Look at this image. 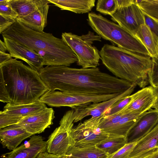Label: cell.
<instances>
[{
  "label": "cell",
  "instance_id": "3957f363",
  "mask_svg": "<svg viewBox=\"0 0 158 158\" xmlns=\"http://www.w3.org/2000/svg\"><path fill=\"white\" fill-rule=\"evenodd\" d=\"M1 34L36 52L43 58L44 65L69 66L77 62L76 55L62 39L33 30L17 19Z\"/></svg>",
  "mask_w": 158,
  "mask_h": 158
},
{
  "label": "cell",
  "instance_id": "74e56055",
  "mask_svg": "<svg viewBox=\"0 0 158 158\" xmlns=\"http://www.w3.org/2000/svg\"><path fill=\"white\" fill-rule=\"evenodd\" d=\"M63 156L55 155L46 152L40 153L36 158H62Z\"/></svg>",
  "mask_w": 158,
  "mask_h": 158
},
{
  "label": "cell",
  "instance_id": "f35d334b",
  "mask_svg": "<svg viewBox=\"0 0 158 158\" xmlns=\"http://www.w3.org/2000/svg\"><path fill=\"white\" fill-rule=\"evenodd\" d=\"M157 148H155L148 150L136 156L129 158H144L153 153Z\"/></svg>",
  "mask_w": 158,
  "mask_h": 158
},
{
  "label": "cell",
  "instance_id": "484cf974",
  "mask_svg": "<svg viewBox=\"0 0 158 158\" xmlns=\"http://www.w3.org/2000/svg\"><path fill=\"white\" fill-rule=\"evenodd\" d=\"M126 143L125 137L109 135L108 138L97 144L95 146L109 156L117 152Z\"/></svg>",
  "mask_w": 158,
  "mask_h": 158
},
{
  "label": "cell",
  "instance_id": "d590c367",
  "mask_svg": "<svg viewBox=\"0 0 158 158\" xmlns=\"http://www.w3.org/2000/svg\"><path fill=\"white\" fill-rule=\"evenodd\" d=\"M118 9L128 7L135 2L134 0H116Z\"/></svg>",
  "mask_w": 158,
  "mask_h": 158
},
{
  "label": "cell",
  "instance_id": "60d3db41",
  "mask_svg": "<svg viewBox=\"0 0 158 158\" xmlns=\"http://www.w3.org/2000/svg\"><path fill=\"white\" fill-rule=\"evenodd\" d=\"M7 51V48L4 42L0 40V52H6Z\"/></svg>",
  "mask_w": 158,
  "mask_h": 158
},
{
  "label": "cell",
  "instance_id": "7c38bea8",
  "mask_svg": "<svg viewBox=\"0 0 158 158\" xmlns=\"http://www.w3.org/2000/svg\"><path fill=\"white\" fill-rule=\"evenodd\" d=\"M3 39L7 51L12 57L24 61L38 73L43 68L44 59L36 52L13 40Z\"/></svg>",
  "mask_w": 158,
  "mask_h": 158
},
{
  "label": "cell",
  "instance_id": "603a6c76",
  "mask_svg": "<svg viewBox=\"0 0 158 158\" xmlns=\"http://www.w3.org/2000/svg\"><path fill=\"white\" fill-rule=\"evenodd\" d=\"M47 3L48 0H11L10 4L18 14L17 19L24 18L37 8Z\"/></svg>",
  "mask_w": 158,
  "mask_h": 158
},
{
  "label": "cell",
  "instance_id": "ee69618b",
  "mask_svg": "<svg viewBox=\"0 0 158 158\" xmlns=\"http://www.w3.org/2000/svg\"><path fill=\"white\" fill-rule=\"evenodd\" d=\"M157 148H158V145H157Z\"/></svg>",
  "mask_w": 158,
  "mask_h": 158
},
{
  "label": "cell",
  "instance_id": "836d02e7",
  "mask_svg": "<svg viewBox=\"0 0 158 158\" xmlns=\"http://www.w3.org/2000/svg\"><path fill=\"white\" fill-rule=\"evenodd\" d=\"M17 19L0 14V33L6 30Z\"/></svg>",
  "mask_w": 158,
  "mask_h": 158
},
{
  "label": "cell",
  "instance_id": "1f68e13d",
  "mask_svg": "<svg viewBox=\"0 0 158 158\" xmlns=\"http://www.w3.org/2000/svg\"><path fill=\"white\" fill-rule=\"evenodd\" d=\"M152 64L148 74L149 83L154 88L158 86V56L152 58Z\"/></svg>",
  "mask_w": 158,
  "mask_h": 158
},
{
  "label": "cell",
  "instance_id": "6da1fadb",
  "mask_svg": "<svg viewBox=\"0 0 158 158\" xmlns=\"http://www.w3.org/2000/svg\"><path fill=\"white\" fill-rule=\"evenodd\" d=\"M49 90L90 95L121 94L132 85L126 80L101 71L65 65L47 66L38 72Z\"/></svg>",
  "mask_w": 158,
  "mask_h": 158
},
{
  "label": "cell",
  "instance_id": "7bdbcfd3",
  "mask_svg": "<svg viewBox=\"0 0 158 158\" xmlns=\"http://www.w3.org/2000/svg\"><path fill=\"white\" fill-rule=\"evenodd\" d=\"M62 158H66L65 156V155L63 156Z\"/></svg>",
  "mask_w": 158,
  "mask_h": 158
},
{
  "label": "cell",
  "instance_id": "ab89813d",
  "mask_svg": "<svg viewBox=\"0 0 158 158\" xmlns=\"http://www.w3.org/2000/svg\"><path fill=\"white\" fill-rule=\"evenodd\" d=\"M155 93L156 96L155 102L152 108L158 111V86L154 88Z\"/></svg>",
  "mask_w": 158,
  "mask_h": 158
},
{
  "label": "cell",
  "instance_id": "8992f818",
  "mask_svg": "<svg viewBox=\"0 0 158 158\" xmlns=\"http://www.w3.org/2000/svg\"><path fill=\"white\" fill-rule=\"evenodd\" d=\"M62 39L76 55L77 64L86 69L97 67L99 65V51L92 44L101 41L98 35L89 31L85 34L79 36L71 32L62 33Z\"/></svg>",
  "mask_w": 158,
  "mask_h": 158
},
{
  "label": "cell",
  "instance_id": "9a60e30c",
  "mask_svg": "<svg viewBox=\"0 0 158 158\" xmlns=\"http://www.w3.org/2000/svg\"><path fill=\"white\" fill-rule=\"evenodd\" d=\"M158 123V111L151 109L137 119L126 137L127 143L139 141Z\"/></svg>",
  "mask_w": 158,
  "mask_h": 158
},
{
  "label": "cell",
  "instance_id": "52a82bcc",
  "mask_svg": "<svg viewBox=\"0 0 158 158\" xmlns=\"http://www.w3.org/2000/svg\"><path fill=\"white\" fill-rule=\"evenodd\" d=\"M77 111L75 109L68 111L47 141V152L55 155L63 156L74 145L72 134L74 122Z\"/></svg>",
  "mask_w": 158,
  "mask_h": 158
},
{
  "label": "cell",
  "instance_id": "7a4b0ae2",
  "mask_svg": "<svg viewBox=\"0 0 158 158\" xmlns=\"http://www.w3.org/2000/svg\"><path fill=\"white\" fill-rule=\"evenodd\" d=\"M49 90L38 73L17 59L0 64V101L11 105L28 104Z\"/></svg>",
  "mask_w": 158,
  "mask_h": 158
},
{
  "label": "cell",
  "instance_id": "f1b7e54d",
  "mask_svg": "<svg viewBox=\"0 0 158 158\" xmlns=\"http://www.w3.org/2000/svg\"><path fill=\"white\" fill-rule=\"evenodd\" d=\"M23 118L10 114L3 111L0 112V129L18 124Z\"/></svg>",
  "mask_w": 158,
  "mask_h": 158
},
{
  "label": "cell",
  "instance_id": "277c9868",
  "mask_svg": "<svg viewBox=\"0 0 158 158\" xmlns=\"http://www.w3.org/2000/svg\"><path fill=\"white\" fill-rule=\"evenodd\" d=\"M99 54L102 63L114 76L143 88L148 84L152 58L106 44Z\"/></svg>",
  "mask_w": 158,
  "mask_h": 158
},
{
  "label": "cell",
  "instance_id": "ffe728a7",
  "mask_svg": "<svg viewBox=\"0 0 158 158\" xmlns=\"http://www.w3.org/2000/svg\"><path fill=\"white\" fill-rule=\"evenodd\" d=\"M61 10L77 14L89 12L95 6V0H48Z\"/></svg>",
  "mask_w": 158,
  "mask_h": 158
},
{
  "label": "cell",
  "instance_id": "2e32d148",
  "mask_svg": "<svg viewBox=\"0 0 158 158\" xmlns=\"http://www.w3.org/2000/svg\"><path fill=\"white\" fill-rule=\"evenodd\" d=\"M134 94L133 100L123 109L125 113L143 114L151 109L156 98L154 88L151 85L143 88Z\"/></svg>",
  "mask_w": 158,
  "mask_h": 158
},
{
  "label": "cell",
  "instance_id": "83f0119b",
  "mask_svg": "<svg viewBox=\"0 0 158 158\" xmlns=\"http://www.w3.org/2000/svg\"><path fill=\"white\" fill-rule=\"evenodd\" d=\"M118 8L116 0H98L96 4V10L105 15L111 16Z\"/></svg>",
  "mask_w": 158,
  "mask_h": 158
},
{
  "label": "cell",
  "instance_id": "8d00e7d4",
  "mask_svg": "<svg viewBox=\"0 0 158 158\" xmlns=\"http://www.w3.org/2000/svg\"><path fill=\"white\" fill-rule=\"evenodd\" d=\"M12 57L10 54L0 52V64L7 61Z\"/></svg>",
  "mask_w": 158,
  "mask_h": 158
},
{
  "label": "cell",
  "instance_id": "30bf717a",
  "mask_svg": "<svg viewBox=\"0 0 158 158\" xmlns=\"http://www.w3.org/2000/svg\"><path fill=\"white\" fill-rule=\"evenodd\" d=\"M110 16L113 21L134 36L139 27L145 23L144 13L135 0L128 7L118 9Z\"/></svg>",
  "mask_w": 158,
  "mask_h": 158
},
{
  "label": "cell",
  "instance_id": "d4e9b609",
  "mask_svg": "<svg viewBox=\"0 0 158 158\" xmlns=\"http://www.w3.org/2000/svg\"><path fill=\"white\" fill-rule=\"evenodd\" d=\"M65 156L66 158H107L108 156L95 146L81 148L73 147Z\"/></svg>",
  "mask_w": 158,
  "mask_h": 158
},
{
  "label": "cell",
  "instance_id": "e575fe53",
  "mask_svg": "<svg viewBox=\"0 0 158 158\" xmlns=\"http://www.w3.org/2000/svg\"><path fill=\"white\" fill-rule=\"evenodd\" d=\"M145 24L158 39V21L144 13Z\"/></svg>",
  "mask_w": 158,
  "mask_h": 158
},
{
  "label": "cell",
  "instance_id": "5b68a950",
  "mask_svg": "<svg viewBox=\"0 0 158 158\" xmlns=\"http://www.w3.org/2000/svg\"><path fill=\"white\" fill-rule=\"evenodd\" d=\"M87 20L90 26L101 38L120 48L150 56L143 44L118 24L94 12L89 13Z\"/></svg>",
  "mask_w": 158,
  "mask_h": 158
},
{
  "label": "cell",
  "instance_id": "ac0fdd59",
  "mask_svg": "<svg viewBox=\"0 0 158 158\" xmlns=\"http://www.w3.org/2000/svg\"><path fill=\"white\" fill-rule=\"evenodd\" d=\"M49 3L41 5L26 16L17 19L33 30L43 32L47 24Z\"/></svg>",
  "mask_w": 158,
  "mask_h": 158
},
{
  "label": "cell",
  "instance_id": "5bb4252c",
  "mask_svg": "<svg viewBox=\"0 0 158 158\" xmlns=\"http://www.w3.org/2000/svg\"><path fill=\"white\" fill-rule=\"evenodd\" d=\"M47 141L40 135H34L30 139L10 152L2 155V158H36L47 152Z\"/></svg>",
  "mask_w": 158,
  "mask_h": 158
},
{
  "label": "cell",
  "instance_id": "d6986e66",
  "mask_svg": "<svg viewBox=\"0 0 158 158\" xmlns=\"http://www.w3.org/2000/svg\"><path fill=\"white\" fill-rule=\"evenodd\" d=\"M47 108L44 103L39 99L32 103L18 105L7 103L3 111L7 113L23 118L35 115Z\"/></svg>",
  "mask_w": 158,
  "mask_h": 158
},
{
  "label": "cell",
  "instance_id": "9c48e42d",
  "mask_svg": "<svg viewBox=\"0 0 158 158\" xmlns=\"http://www.w3.org/2000/svg\"><path fill=\"white\" fill-rule=\"evenodd\" d=\"M103 114L98 117H93L79 123L72 129L74 140L73 147H85L95 146L108 137L109 134L99 127Z\"/></svg>",
  "mask_w": 158,
  "mask_h": 158
},
{
  "label": "cell",
  "instance_id": "4dcf8cb0",
  "mask_svg": "<svg viewBox=\"0 0 158 158\" xmlns=\"http://www.w3.org/2000/svg\"><path fill=\"white\" fill-rule=\"evenodd\" d=\"M138 142L126 143L117 152L108 156L107 158H128Z\"/></svg>",
  "mask_w": 158,
  "mask_h": 158
},
{
  "label": "cell",
  "instance_id": "d6a6232c",
  "mask_svg": "<svg viewBox=\"0 0 158 158\" xmlns=\"http://www.w3.org/2000/svg\"><path fill=\"white\" fill-rule=\"evenodd\" d=\"M11 0H0V14L17 19L18 15L10 4Z\"/></svg>",
  "mask_w": 158,
  "mask_h": 158
},
{
  "label": "cell",
  "instance_id": "b9f144b4",
  "mask_svg": "<svg viewBox=\"0 0 158 158\" xmlns=\"http://www.w3.org/2000/svg\"><path fill=\"white\" fill-rule=\"evenodd\" d=\"M144 158H158V148L152 154Z\"/></svg>",
  "mask_w": 158,
  "mask_h": 158
},
{
  "label": "cell",
  "instance_id": "8fae6325",
  "mask_svg": "<svg viewBox=\"0 0 158 158\" xmlns=\"http://www.w3.org/2000/svg\"><path fill=\"white\" fill-rule=\"evenodd\" d=\"M137 85L136 84L133 83L131 86L124 92L109 100L91 103L74 108L76 109L77 113L74 123L81 121L85 118L89 116L93 117L101 116L106 110L125 97L131 95Z\"/></svg>",
  "mask_w": 158,
  "mask_h": 158
},
{
  "label": "cell",
  "instance_id": "f546056e",
  "mask_svg": "<svg viewBox=\"0 0 158 158\" xmlns=\"http://www.w3.org/2000/svg\"><path fill=\"white\" fill-rule=\"evenodd\" d=\"M134 98V94L126 96L118 102L106 110L104 113L105 114V115L110 116L120 111L130 103L133 99Z\"/></svg>",
  "mask_w": 158,
  "mask_h": 158
},
{
  "label": "cell",
  "instance_id": "44dd1931",
  "mask_svg": "<svg viewBox=\"0 0 158 158\" xmlns=\"http://www.w3.org/2000/svg\"><path fill=\"white\" fill-rule=\"evenodd\" d=\"M145 113L143 114L134 112L126 113L118 123L105 130L104 131L110 135L126 137L137 119Z\"/></svg>",
  "mask_w": 158,
  "mask_h": 158
},
{
  "label": "cell",
  "instance_id": "4316f807",
  "mask_svg": "<svg viewBox=\"0 0 158 158\" xmlns=\"http://www.w3.org/2000/svg\"><path fill=\"white\" fill-rule=\"evenodd\" d=\"M143 13L158 21V0H135Z\"/></svg>",
  "mask_w": 158,
  "mask_h": 158
},
{
  "label": "cell",
  "instance_id": "cb8c5ba5",
  "mask_svg": "<svg viewBox=\"0 0 158 158\" xmlns=\"http://www.w3.org/2000/svg\"><path fill=\"white\" fill-rule=\"evenodd\" d=\"M158 144V123L150 132L138 141L129 158L157 148Z\"/></svg>",
  "mask_w": 158,
  "mask_h": 158
},
{
  "label": "cell",
  "instance_id": "ba28073f",
  "mask_svg": "<svg viewBox=\"0 0 158 158\" xmlns=\"http://www.w3.org/2000/svg\"><path fill=\"white\" fill-rule=\"evenodd\" d=\"M120 94L90 95L48 90L44 94L39 100L52 107L68 106L74 109L90 104L108 100Z\"/></svg>",
  "mask_w": 158,
  "mask_h": 158
},
{
  "label": "cell",
  "instance_id": "e0dca14e",
  "mask_svg": "<svg viewBox=\"0 0 158 158\" xmlns=\"http://www.w3.org/2000/svg\"><path fill=\"white\" fill-rule=\"evenodd\" d=\"M32 135L17 124L0 129L1 143L3 148L10 151L16 148L23 140Z\"/></svg>",
  "mask_w": 158,
  "mask_h": 158
},
{
  "label": "cell",
  "instance_id": "7402d4cb",
  "mask_svg": "<svg viewBox=\"0 0 158 158\" xmlns=\"http://www.w3.org/2000/svg\"><path fill=\"white\" fill-rule=\"evenodd\" d=\"M135 36L145 47L151 58L158 56V39L145 23L139 27Z\"/></svg>",
  "mask_w": 158,
  "mask_h": 158
},
{
  "label": "cell",
  "instance_id": "4fadbf2b",
  "mask_svg": "<svg viewBox=\"0 0 158 158\" xmlns=\"http://www.w3.org/2000/svg\"><path fill=\"white\" fill-rule=\"evenodd\" d=\"M54 111L52 108H47L39 113L23 118L17 124L33 135L44 132L53 124Z\"/></svg>",
  "mask_w": 158,
  "mask_h": 158
}]
</instances>
